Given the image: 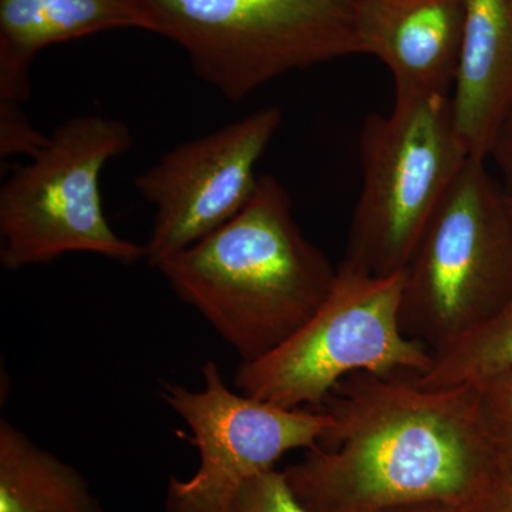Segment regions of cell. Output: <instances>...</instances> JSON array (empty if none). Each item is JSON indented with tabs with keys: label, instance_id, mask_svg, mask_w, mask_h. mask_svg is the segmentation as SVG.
<instances>
[{
	"label": "cell",
	"instance_id": "obj_1",
	"mask_svg": "<svg viewBox=\"0 0 512 512\" xmlns=\"http://www.w3.org/2000/svg\"><path fill=\"white\" fill-rule=\"evenodd\" d=\"M318 409L332 426L284 468L311 512H386L447 503L470 508L500 470L474 386L429 389L413 377L355 373Z\"/></svg>",
	"mask_w": 512,
	"mask_h": 512
},
{
	"label": "cell",
	"instance_id": "obj_2",
	"mask_svg": "<svg viewBox=\"0 0 512 512\" xmlns=\"http://www.w3.org/2000/svg\"><path fill=\"white\" fill-rule=\"evenodd\" d=\"M242 363L279 348L315 315L338 269L303 235L288 192L261 175L237 217L157 266Z\"/></svg>",
	"mask_w": 512,
	"mask_h": 512
},
{
	"label": "cell",
	"instance_id": "obj_3",
	"mask_svg": "<svg viewBox=\"0 0 512 512\" xmlns=\"http://www.w3.org/2000/svg\"><path fill=\"white\" fill-rule=\"evenodd\" d=\"M148 32L183 47L198 77L238 103L272 80L365 55V0H133Z\"/></svg>",
	"mask_w": 512,
	"mask_h": 512
},
{
	"label": "cell",
	"instance_id": "obj_4",
	"mask_svg": "<svg viewBox=\"0 0 512 512\" xmlns=\"http://www.w3.org/2000/svg\"><path fill=\"white\" fill-rule=\"evenodd\" d=\"M363 184L350 222L343 268L400 274L458 174L470 160L450 96L394 100L360 131Z\"/></svg>",
	"mask_w": 512,
	"mask_h": 512
},
{
	"label": "cell",
	"instance_id": "obj_5",
	"mask_svg": "<svg viewBox=\"0 0 512 512\" xmlns=\"http://www.w3.org/2000/svg\"><path fill=\"white\" fill-rule=\"evenodd\" d=\"M400 322L436 353L512 295V215L503 184L470 158L403 271Z\"/></svg>",
	"mask_w": 512,
	"mask_h": 512
},
{
	"label": "cell",
	"instance_id": "obj_6",
	"mask_svg": "<svg viewBox=\"0 0 512 512\" xmlns=\"http://www.w3.org/2000/svg\"><path fill=\"white\" fill-rule=\"evenodd\" d=\"M404 274L370 276L339 266L326 301L295 335L271 353L242 363L238 392L284 409H318L355 373L416 377L433 352L404 333Z\"/></svg>",
	"mask_w": 512,
	"mask_h": 512
},
{
	"label": "cell",
	"instance_id": "obj_7",
	"mask_svg": "<svg viewBox=\"0 0 512 512\" xmlns=\"http://www.w3.org/2000/svg\"><path fill=\"white\" fill-rule=\"evenodd\" d=\"M133 146L126 123L77 116L60 124L28 164L16 165L0 190V262L8 271L89 252L120 264L147 259L146 245L113 231L100 178Z\"/></svg>",
	"mask_w": 512,
	"mask_h": 512
},
{
	"label": "cell",
	"instance_id": "obj_8",
	"mask_svg": "<svg viewBox=\"0 0 512 512\" xmlns=\"http://www.w3.org/2000/svg\"><path fill=\"white\" fill-rule=\"evenodd\" d=\"M200 392L161 383V397L187 423L200 451V466L188 480L171 477L165 512H227L249 480L275 470L293 450L315 447L332 426L322 409H284L232 392L220 366H202Z\"/></svg>",
	"mask_w": 512,
	"mask_h": 512
},
{
	"label": "cell",
	"instance_id": "obj_9",
	"mask_svg": "<svg viewBox=\"0 0 512 512\" xmlns=\"http://www.w3.org/2000/svg\"><path fill=\"white\" fill-rule=\"evenodd\" d=\"M282 124L279 107L252 111L168 151L134 181L156 208L147 262L157 268L247 207L258 187L256 167Z\"/></svg>",
	"mask_w": 512,
	"mask_h": 512
},
{
	"label": "cell",
	"instance_id": "obj_10",
	"mask_svg": "<svg viewBox=\"0 0 512 512\" xmlns=\"http://www.w3.org/2000/svg\"><path fill=\"white\" fill-rule=\"evenodd\" d=\"M466 0H365V55L389 69L396 99L451 96L463 39Z\"/></svg>",
	"mask_w": 512,
	"mask_h": 512
},
{
	"label": "cell",
	"instance_id": "obj_11",
	"mask_svg": "<svg viewBox=\"0 0 512 512\" xmlns=\"http://www.w3.org/2000/svg\"><path fill=\"white\" fill-rule=\"evenodd\" d=\"M450 101L468 156L487 161L512 110V0H466Z\"/></svg>",
	"mask_w": 512,
	"mask_h": 512
},
{
	"label": "cell",
	"instance_id": "obj_12",
	"mask_svg": "<svg viewBox=\"0 0 512 512\" xmlns=\"http://www.w3.org/2000/svg\"><path fill=\"white\" fill-rule=\"evenodd\" d=\"M113 29L148 30L133 0H0V101L29 99L46 47Z\"/></svg>",
	"mask_w": 512,
	"mask_h": 512
},
{
	"label": "cell",
	"instance_id": "obj_13",
	"mask_svg": "<svg viewBox=\"0 0 512 512\" xmlns=\"http://www.w3.org/2000/svg\"><path fill=\"white\" fill-rule=\"evenodd\" d=\"M0 512H106L86 478L0 421Z\"/></svg>",
	"mask_w": 512,
	"mask_h": 512
},
{
	"label": "cell",
	"instance_id": "obj_14",
	"mask_svg": "<svg viewBox=\"0 0 512 512\" xmlns=\"http://www.w3.org/2000/svg\"><path fill=\"white\" fill-rule=\"evenodd\" d=\"M433 357L430 369L413 377L429 389L477 386L512 372V295L494 315Z\"/></svg>",
	"mask_w": 512,
	"mask_h": 512
},
{
	"label": "cell",
	"instance_id": "obj_15",
	"mask_svg": "<svg viewBox=\"0 0 512 512\" xmlns=\"http://www.w3.org/2000/svg\"><path fill=\"white\" fill-rule=\"evenodd\" d=\"M474 387L485 434L501 464L512 467V372Z\"/></svg>",
	"mask_w": 512,
	"mask_h": 512
},
{
	"label": "cell",
	"instance_id": "obj_16",
	"mask_svg": "<svg viewBox=\"0 0 512 512\" xmlns=\"http://www.w3.org/2000/svg\"><path fill=\"white\" fill-rule=\"evenodd\" d=\"M227 512H311L298 500L284 471L259 474L242 487Z\"/></svg>",
	"mask_w": 512,
	"mask_h": 512
},
{
	"label": "cell",
	"instance_id": "obj_17",
	"mask_svg": "<svg viewBox=\"0 0 512 512\" xmlns=\"http://www.w3.org/2000/svg\"><path fill=\"white\" fill-rule=\"evenodd\" d=\"M49 141L30 123L22 104L0 101V157L5 160L18 154L35 157Z\"/></svg>",
	"mask_w": 512,
	"mask_h": 512
},
{
	"label": "cell",
	"instance_id": "obj_18",
	"mask_svg": "<svg viewBox=\"0 0 512 512\" xmlns=\"http://www.w3.org/2000/svg\"><path fill=\"white\" fill-rule=\"evenodd\" d=\"M471 512H512V467L501 466L481 493Z\"/></svg>",
	"mask_w": 512,
	"mask_h": 512
},
{
	"label": "cell",
	"instance_id": "obj_19",
	"mask_svg": "<svg viewBox=\"0 0 512 512\" xmlns=\"http://www.w3.org/2000/svg\"><path fill=\"white\" fill-rule=\"evenodd\" d=\"M488 158H493L494 163L500 168L504 190L508 195H512V110L498 131Z\"/></svg>",
	"mask_w": 512,
	"mask_h": 512
},
{
	"label": "cell",
	"instance_id": "obj_20",
	"mask_svg": "<svg viewBox=\"0 0 512 512\" xmlns=\"http://www.w3.org/2000/svg\"><path fill=\"white\" fill-rule=\"evenodd\" d=\"M386 512H471L466 507L447 503H426L409 505V507L396 508Z\"/></svg>",
	"mask_w": 512,
	"mask_h": 512
},
{
	"label": "cell",
	"instance_id": "obj_21",
	"mask_svg": "<svg viewBox=\"0 0 512 512\" xmlns=\"http://www.w3.org/2000/svg\"><path fill=\"white\" fill-rule=\"evenodd\" d=\"M508 202H510V210L512 215V195H508Z\"/></svg>",
	"mask_w": 512,
	"mask_h": 512
}]
</instances>
